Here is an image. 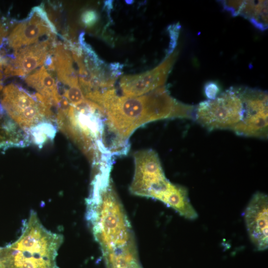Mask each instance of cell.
I'll list each match as a JSON object with an SVG mask.
<instances>
[{
	"instance_id": "cell-12",
	"label": "cell",
	"mask_w": 268,
	"mask_h": 268,
	"mask_svg": "<svg viewBox=\"0 0 268 268\" xmlns=\"http://www.w3.org/2000/svg\"><path fill=\"white\" fill-rule=\"evenodd\" d=\"M25 81L51 105L58 106L62 96L59 93L58 82L45 66H41L27 75Z\"/></svg>"
},
{
	"instance_id": "cell-16",
	"label": "cell",
	"mask_w": 268,
	"mask_h": 268,
	"mask_svg": "<svg viewBox=\"0 0 268 268\" xmlns=\"http://www.w3.org/2000/svg\"><path fill=\"white\" fill-rule=\"evenodd\" d=\"M72 105H77L86 99L80 86L72 87L65 89L63 95Z\"/></svg>"
},
{
	"instance_id": "cell-23",
	"label": "cell",
	"mask_w": 268,
	"mask_h": 268,
	"mask_svg": "<svg viewBox=\"0 0 268 268\" xmlns=\"http://www.w3.org/2000/svg\"><path fill=\"white\" fill-rule=\"evenodd\" d=\"M104 7L108 13V14L109 15L111 10L113 8V1L112 0H106L104 2Z\"/></svg>"
},
{
	"instance_id": "cell-13",
	"label": "cell",
	"mask_w": 268,
	"mask_h": 268,
	"mask_svg": "<svg viewBox=\"0 0 268 268\" xmlns=\"http://www.w3.org/2000/svg\"><path fill=\"white\" fill-rule=\"evenodd\" d=\"M53 69L58 80L68 88L79 86L77 71L75 69L70 50L58 44L54 46L52 52Z\"/></svg>"
},
{
	"instance_id": "cell-14",
	"label": "cell",
	"mask_w": 268,
	"mask_h": 268,
	"mask_svg": "<svg viewBox=\"0 0 268 268\" xmlns=\"http://www.w3.org/2000/svg\"><path fill=\"white\" fill-rule=\"evenodd\" d=\"M239 15L247 19L256 28H268V0H244Z\"/></svg>"
},
{
	"instance_id": "cell-8",
	"label": "cell",
	"mask_w": 268,
	"mask_h": 268,
	"mask_svg": "<svg viewBox=\"0 0 268 268\" xmlns=\"http://www.w3.org/2000/svg\"><path fill=\"white\" fill-rule=\"evenodd\" d=\"M56 34L55 27L45 10L42 6H37L33 8L25 19L14 27L6 41L9 47L15 52L41 41L42 37H53Z\"/></svg>"
},
{
	"instance_id": "cell-2",
	"label": "cell",
	"mask_w": 268,
	"mask_h": 268,
	"mask_svg": "<svg viewBox=\"0 0 268 268\" xmlns=\"http://www.w3.org/2000/svg\"><path fill=\"white\" fill-rule=\"evenodd\" d=\"M63 240L62 235L47 229L32 210L19 237L0 247V268H59L57 257Z\"/></svg>"
},
{
	"instance_id": "cell-18",
	"label": "cell",
	"mask_w": 268,
	"mask_h": 268,
	"mask_svg": "<svg viewBox=\"0 0 268 268\" xmlns=\"http://www.w3.org/2000/svg\"><path fill=\"white\" fill-rule=\"evenodd\" d=\"M219 3L223 9L233 16L239 15L244 0H220Z\"/></svg>"
},
{
	"instance_id": "cell-22",
	"label": "cell",
	"mask_w": 268,
	"mask_h": 268,
	"mask_svg": "<svg viewBox=\"0 0 268 268\" xmlns=\"http://www.w3.org/2000/svg\"><path fill=\"white\" fill-rule=\"evenodd\" d=\"M6 35V30L2 25L1 21H0V46L2 43L5 41V37Z\"/></svg>"
},
{
	"instance_id": "cell-24",
	"label": "cell",
	"mask_w": 268,
	"mask_h": 268,
	"mask_svg": "<svg viewBox=\"0 0 268 268\" xmlns=\"http://www.w3.org/2000/svg\"><path fill=\"white\" fill-rule=\"evenodd\" d=\"M133 2H134L133 0H131V1H130V0H126V2L127 3H129V4H132V3H133Z\"/></svg>"
},
{
	"instance_id": "cell-15",
	"label": "cell",
	"mask_w": 268,
	"mask_h": 268,
	"mask_svg": "<svg viewBox=\"0 0 268 268\" xmlns=\"http://www.w3.org/2000/svg\"><path fill=\"white\" fill-rule=\"evenodd\" d=\"M56 128L50 122L41 123L28 132L35 144L42 146L48 139H53L56 134Z\"/></svg>"
},
{
	"instance_id": "cell-19",
	"label": "cell",
	"mask_w": 268,
	"mask_h": 268,
	"mask_svg": "<svg viewBox=\"0 0 268 268\" xmlns=\"http://www.w3.org/2000/svg\"><path fill=\"white\" fill-rule=\"evenodd\" d=\"M98 14L93 9H87L84 11L81 16V20L86 27L93 26L98 20Z\"/></svg>"
},
{
	"instance_id": "cell-20",
	"label": "cell",
	"mask_w": 268,
	"mask_h": 268,
	"mask_svg": "<svg viewBox=\"0 0 268 268\" xmlns=\"http://www.w3.org/2000/svg\"><path fill=\"white\" fill-rule=\"evenodd\" d=\"M220 86L215 81H208L204 86V94L209 100L215 98L220 94Z\"/></svg>"
},
{
	"instance_id": "cell-25",
	"label": "cell",
	"mask_w": 268,
	"mask_h": 268,
	"mask_svg": "<svg viewBox=\"0 0 268 268\" xmlns=\"http://www.w3.org/2000/svg\"><path fill=\"white\" fill-rule=\"evenodd\" d=\"M102 175H106V174H102Z\"/></svg>"
},
{
	"instance_id": "cell-17",
	"label": "cell",
	"mask_w": 268,
	"mask_h": 268,
	"mask_svg": "<svg viewBox=\"0 0 268 268\" xmlns=\"http://www.w3.org/2000/svg\"><path fill=\"white\" fill-rule=\"evenodd\" d=\"M180 28L181 26L178 22L171 24L167 28V31L170 37V43L167 49L166 58L173 52L176 46Z\"/></svg>"
},
{
	"instance_id": "cell-9",
	"label": "cell",
	"mask_w": 268,
	"mask_h": 268,
	"mask_svg": "<svg viewBox=\"0 0 268 268\" xmlns=\"http://www.w3.org/2000/svg\"><path fill=\"white\" fill-rule=\"evenodd\" d=\"M178 54V51H175L158 66L144 73L123 76L120 81L123 96L138 97L164 86Z\"/></svg>"
},
{
	"instance_id": "cell-1",
	"label": "cell",
	"mask_w": 268,
	"mask_h": 268,
	"mask_svg": "<svg viewBox=\"0 0 268 268\" xmlns=\"http://www.w3.org/2000/svg\"><path fill=\"white\" fill-rule=\"evenodd\" d=\"M100 106L105 112L108 132L120 146L127 148L129 138L137 128L149 122L173 119L176 102L167 89L162 86L138 97L116 94Z\"/></svg>"
},
{
	"instance_id": "cell-21",
	"label": "cell",
	"mask_w": 268,
	"mask_h": 268,
	"mask_svg": "<svg viewBox=\"0 0 268 268\" xmlns=\"http://www.w3.org/2000/svg\"><path fill=\"white\" fill-rule=\"evenodd\" d=\"M4 53V52L0 47V79L2 78L4 74V69L7 62V58Z\"/></svg>"
},
{
	"instance_id": "cell-3",
	"label": "cell",
	"mask_w": 268,
	"mask_h": 268,
	"mask_svg": "<svg viewBox=\"0 0 268 268\" xmlns=\"http://www.w3.org/2000/svg\"><path fill=\"white\" fill-rule=\"evenodd\" d=\"M56 118L61 131L95 163L111 154L105 144V112L97 103L86 99L77 105L58 108Z\"/></svg>"
},
{
	"instance_id": "cell-5",
	"label": "cell",
	"mask_w": 268,
	"mask_h": 268,
	"mask_svg": "<svg viewBox=\"0 0 268 268\" xmlns=\"http://www.w3.org/2000/svg\"><path fill=\"white\" fill-rule=\"evenodd\" d=\"M244 113L238 87H231L214 99H207L195 106L193 120L209 131H232L242 122Z\"/></svg>"
},
{
	"instance_id": "cell-6",
	"label": "cell",
	"mask_w": 268,
	"mask_h": 268,
	"mask_svg": "<svg viewBox=\"0 0 268 268\" xmlns=\"http://www.w3.org/2000/svg\"><path fill=\"white\" fill-rule=\"evenodd\" d=\"M134 172L131 193L162 201L173 183L165 177L158 154L152 149L139 150L134 155Z\"/></svg>"
},
{
	"instance_id": "cell-4",
	"label": "cell",
	"mask_w": 268,
	"mask_h": 268,
	"mask_svg": "<svg viewBox=\"0 0 268 268\" xmlns=\"http://www.w3.org/2000/svg\"><path fill=\"white\" fill-rule=\"evenodd\" d=\"M1 104L3 111L28 132L41 123L53 120L52 106L43 97L37 93L30 94L14 83L3 88Z\"/></svg>"
},
{
	"instance_id": "cell-10",
	"label": "cell",
	"mask_w": 268,
	"mask_h": 268,
	"mask_svg": "<svg viewBox=\"0 0 268 268\" xmlns=\"http://www.w3.org/2000/svg\"><path fill=\"white\" fill-rule=\"evenodd\" d=\"M50 38L29 45L14 52L7 59L4 69L6 76H24L45 64L52 53L54 47Z\"/></svg>"
},
{
	"instance_id": "cell-11",
	"label": "cell",
	"mask_w": 268,
	"mask_h": 268,
	"mask_svg": "<svg viewBox=\"0 0 268 268\" xmlns=\"http://www.w3.org/2000/svg\"><path fill=\"white\" fill-rule=\"evenodd\" d=\"M268 195L258 192L253 195L243 213L249 238L258 251L268 248Z\"/></svg>"
},
{
	"instance_id": "cell-7",
	"label": "cell",
	"mask_w": 268,
	"mask_h": 268,
	"mask_svg": "<svg viewBox=\"0 0 268 268\" xmlns=\"http://www.w3.org/2000/svg\"><path fill=\"white\" fill-rule=\"evenodd\" d=\"M245 113L242 122L232 131L238 135L268 138V92L258 88L239 87Z\"/></svg>"
}]
</instances>
